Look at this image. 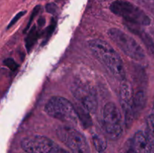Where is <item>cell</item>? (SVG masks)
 Here are the masks:
<instances>
[{"label":"cell","instance_id":"cell-20","mask_svg":"<svg viewBox=\"0 0 154 153\" xmlns=\"http://www.w3.org/2000/svg\"><path fill=\"white\" fill-rule=\"evenodd\" d=\"M147 125L150 135L154 138V113L149 115L147 118Z\"/></svg>","mask_w":154,"mask_h":153},{"label":"cell","instance_id":"cell-25","mask_svg":"<svg viewBox=\"0 0 154 153\" xmlns=\"http://www.w3.org/2000/svg\"><path fill=\"white\" fill-rule=\"evenodd\" d=\"M59 153H69L67 152L66 151H65V150H63V149H59Z\"/></svg>","mask_w":154,"mask_h":153},{"label":"cell","instance_id":"cell-7","mask_svg":"<svg viewBox=\"0 0 154 153\" xmlns=\"http://www.w3.org/2000/svg\"><path fill=\"white\" fill-rule=\"evenodd\" d=\"M57 135L72 153H90L88 142L83 134L71 127L60 128Z\"/></svg>","mask_w":154,"mask_h":153},{"label":"cell","instance_id":"cell-22","mask_svg":"<svg viewBox=\"0 0 154 153\" xmlns=\"http://www.w3.org/2000/svg\"><path fill=\"white\" fill-rule=\"evenodd\" d=\"M124 153H137L136 149H135V146H134L132 140H129L126 142V146H125Z\"/></svg>","mask_w":154,"mask_h":153},{"label":"cell","instance_id":"cell-19","mask_svg":"<svg viewBox=\"0 0 154 153\" xmlns=\"http://www.w3.org/2000/svg\"><path fill=\"white\" fill-rule=\"evenodd\" d=\"M7 68H8L11 70L14 71V70H16L18 68V64L15 62V60L12 58H5L3 62Z\"/></svg>","mask_w":154,"mask_h":153},{"label":"cell","instance_id":"cell-16","mask_svg":"<svg viewBox=\"0 0 154 153\" xmlns=\"http://www.w3.org/2000/svg\"><path fill=\"white\" fill-rule=\"evenodd\" d=\"M132 1L154 14V0H132Z\"/></svg>","mask_w":154,"mask_h":153},{"label":"cell","instance_id":"cell-21","mask_svg":"<svg viewBox=\"0 0 154 153\" xmlns=\"http://www.w3.org/2000/svg\"><path fill=\"white\" fill-rule=\"evenodd\" d=\"M46 10L48 12V13L51 14L53 15H56L57 13H58V7H57V4L55 3H48V4H46Z\"/></svg>","mask_w":154,"mask_h":153},{"label":"cell","instance_id":"cell-4","mask_svg":"<svg viewBox=\"0 0 154 153\" xmlns=\"http://www.w3.org/2000/svg\"><path fill=\"white\" fill-rule=\"evenodd\" d=\"M110 38L117 46L131 58L141 61L145 58V54L141 46L131 36L117 28H111L108 32Z\"/></svg>","mask_w":154,"mask_h":153},{"label":"cell","instance_id":"cell-14","mask_svg":"<svg viewBox=\"0 0 154 153\" xmlns=\"http://www.w3.org/2000/svg\"><path fill=\"white\" fill-rule=\"evenodd\" d=\"M39 37V33L38 29L36 28L35 26H33L31 28H30L29 32L28 34L26 37L25 39V45L26 48L27 52H29L32 50V49L34 46L35 44L38 40Z\"/></svg>","mask_w":154,"mask_h":153},{"label":"cell","instance_id":"cell-6","mask_svg":"<svg viewBox=\"0 0 154 153\" xmlns=\"http://www.w3.org/2000/svg\"><path fill=\"white\" fill-rule=\"evenodd\" d=\"M71 92L80 104L88 112L94 113L97 109L98 101L96 90L91 85L81 80L72 83Z\"/></svg>","mask_w":154,"mask_h":153},{"label":"cell","instance_id":"cell-5","mask_svg":"<svg viewBox=\"0 0 154 153\" xmlns=\"http://www.w3.org/2000/svg\"><path fill=\"white\" fill-rule=\"evenodd\" d=\"M103 128L108 138L112 140L121 136L123 132V118L120 110L115 104L107 103L103 109Z\"/></svg>","mask_w":154,"mask_h":153},{"label":"cell","instance_id":"cell-12","mask_svg":"<svg viewBox=\"0 0 154 153\" xmlns=\"http://www.w3.org/2000/svg\"><path fill=\"white\" fill-rule=\"evenodd\" d=\"M146 100H147V94H146L145 88L142 87L141 88L137 89L134 92L133 94V111L135 118L140 116L141 112L145 107Z\"/></svg>","mask_w":154,"mask_h":153},{"label":"cell","instance_id":"cell-26","mask_svg":"<svg viewBox=\"0 0 154 153\" xmlns=\"http://www.w3.org/2000/svg\"><path fill=\"white\" fill-rule=\"evenodd\" d=\"M153 110H154V104H153Z\"/></svg>","mask_w":154,"mask_h":153},{"label":"cell","instance_id":"cell-10","mask_svg":"<svg viewBox=\"0 0 154 153\" xmlns=\"http://www.w3.org/2000/svg\"><path fill=\"white\" fill-rule=\"evenodd\" d=\"M132 141L137 153H152L153 152V143L150 137L144 132H136Z\"/></svg>","mask_w":154,"mask_h":153},{"label":"cell","instance_id":"cell-1","mask_svg":"<svg viewBox=\"0 0 154 153\" xmlns=\"http://www.w3.org/2000/svg\"><path fill=\"white\" fill-rule=\"evenodd\" d=\"M89 46L95 57L117 80L120 82L126 80L123 61L117 51L109 44L102 39H92L89 41Z\"/></svg>","mask_w":154,"mask_h":153},{"label":"cell","instance_id":"cell-24","mask_svg":"<svg viewBox=\"0 0 154 153\" xmlns=\"http://www.w3.org/2000/svg\"><path fill=\"white\" fill-rule=\"evenodd\" d=\"M38 25L40 26H42L45 25V17H41L40 19L38 20Z\"/></svg>","mask_w":154,"mask_h":153},{"label":"cell","instance_id":"cell-11","mask_svg":"<svg viewBox=\"0 0 154 153\" xmlns=\"http://www.w3.org/2000/svg\"><path fill=\"white\" fill-rule=\"evenodd\" d=\"M124 24L129 31H131L132 33L136 34V35L139 36L140 38L142 40L143 43L145 44L147 50L150 52H151L152 54H154V42L153 39L151 38V37L144 30L141 28V26L138 25V24L126 22V21L124 22Z\"/></svg>","mask_w":154,"mask_h":153},{"label":"cell","instance_id":"cell-17","mask_svg":"<svg viewBox=\"0 0 154 153\" xmlns=\"http://www.w3.org/2000/svg\"><path fill=\"white\" fill-rule=\"evenodd\" d=\"M56 26H57V22H56V20H54V18H52L51 24H50L49 26L48 27V29H47V32H46V34H45V43L48 42V40H49L50 38L51 37L52 34L54 33V30H55L56 28Z\"/></svg>","mask_w":154,"mask_h":153},{"label":"cell","instance_id":"cell-9","mask_svg":"<svg viewBox=\"0 0 154 153\" xmlns=\"http://www.w3.org/2000/svg\"><path fill=\"white\" fill-rule=\"evenodd\" d=\"M133 88L127 80L121 81L120 89V104L124 114L125 124L128 128H131L135 118L133 111Z\"/></svg>","mask_w":154,"mask_h":153},{"label":"cell","instance_id":"cell-15","mask_svg":"<svg viewBox=\"0 0 154 153\" xmlns=\"http://www.w3.org/2000/svg\"><path fill=\"white\" fill-rule=\"evenodd\" d=\"M93 142L96 149L99 153H102L107 148V141L103 136L96 134L93 136Z\"/></svg>","mask_w":154,"mask_h":153},{"label":"cell","instance_id":"cell-18","mask_svg":"<svg viewBox=\"0 0 154 153\" xmlns=\"http://www.w3.org/2000/svg\"><path fill=\"white\" fill-rule=\"evenodd\" d=\"M40 9H41V6L40 5H37V6H35V7L34 8V9H33L32 11L31 16H30L28 24H27L25 30H24V33H26L27 31H28L29 29L30 25H31L32 22L33 20H34V18H35V16H37L38 14L39 13V10H40Z\"/></svg>","mask_w":154,"mask_h":153},{"label":"cell","instance_id":"cell-23","mask_svg":"<svg viewBox=\"0 0 154 153\" xmlns=\"http://www.w3.org/2000/svg\"><path fill=\"white\" fill-rule=\"evenodd\" d=\"M26 13V10H22V11H20V12H19L18 14H17L14 16V17L11 20V21L10 22H9L8 26H7L8 29V28H10L12 26L14 25V24L16 23V22H17L20 19L21 16H23Z\"/></svg>","mask_w":154,"mask_h":153},{"label":"cell","instance_id":"cell-8","mask_svg":"<svg viewBox=\"0 0 154 153\" xmlns=\"http://www.w3.org/2000/svg\"><path fill=\"white\" fill-rule=\"evenodd\" d=\"M21 147L27 153H56L59 149L54 141L41 135L25 137L21 141Z\"/></svg>","mask_w":154,"mask_h":153},{"label":"cell","instance_id":"cell-13","mask_svg":"<svg viewBox=\"0 0 154 153\" xmlns=\"http://www.w3.org/2000/svg\"><path fill=\"white\" fill-rule=\"evenodd\" d=\"M77 110V113H78V119L82 124L83 127L85 128H88L92 125L93 122H92L91 117L90 116V112L87 110L84 107H83L81 104L78 106H75Z\"/></svg>","mask_w":154,"mask_h":153},{"label":"cell","instance_id":"cell-2","mask_svg":"<svg viewBox=\"0 0 154 153\" xmlns=\"http://www.w3.org/2000/svg\"><path fill=\"white\" fill-rule=\"evenodd\" d=\"M110 10L126 22L140 26H149L151 22L150 18L142 9L126 0H115L110 4Z\"/></svg>","mask_w":154,"mask_h":153},{"label":"cell","instance_id":"cell-3","mask_svg":"<svg viewBox=\"0 0 154 153\" xmlns=\"http://www.w3.org/2000/svg\"><path fill=\"white\" fill-rule=\"evenodd\" d=\"M45 110L48 115L64 122L77 123L78 113L75 106L68 99L54 96L45 104Z\"/></svg>","mask_w":154,"mask_h":153}]
</instances>
